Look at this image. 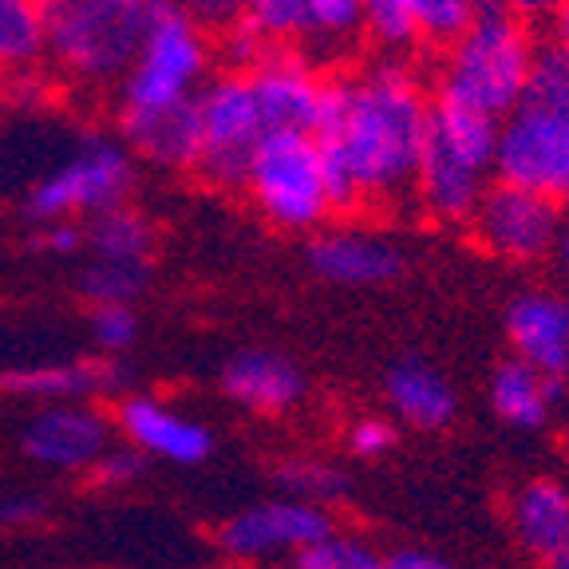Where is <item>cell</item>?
Here are the masks:
<instances>
[{"mask_svg": "<svg viewBox=\"0 0 569 569\" xmlns=\"http://www.w3.org/2000/svg\"><path fill=\"white\" fill-rule=\"evenodd\" d=\"M391 447H396V423H388V419L365 416L348 427V451H352L356 459H380Z\"/></svg>", "mask_w": 569, "mask_h": 569, "instance_id": "33", "label": "cell"}, {"mask_svg": "<svg viewBox=\"0 0 569 569\" xmlns=\"http://www.w3.org/2000/svg\"><path fill=\"white\" fill-rule=\"evenodd\" d=\"M119 383H123V368L111 356L52 360V365H28L0 372V391L4 396L40 403H88L96 396H111Z\"/></svg>", "mask_w": 569, "mask_h": 569, "instance_id": "15", "label": "cell"}, {"mask_svg": "<svg viewBox=\"0 0 569 569\" xmlns=\"http://www.w3.org/2000/svg\"><path fill=\"white\" fill-rule=\"evenodd\" d=\"M194 111L198 134H202V151H198L194 170H202L218 187H241L249 154L258 151V142L266 139V123H261L249 76L246 71L210 76L206 88L198 91Z\"/></svg>", "mask_w": 569, "mask_h": 569, "instance_id": "8", "label": "cell"}, {"mask_svg": "<svg viewBox=\"0 0 569 569\" xmlns=\"http://www.w3.org/2000/svg\"><path fill=\"white\" fill-rule=\"evenodd\" d=\"M222 32H226V40H222V44H226V56H230L233 63H241V71L253 68V63L261 60V52L269 48L266 40H261V36L246 24V20H233V24H230V28H222Z\"/></svg>", "mask_w": 569, "mask_h": 569, "instance_id": "35", "label": "cell"}, {"mask_svg": "<svg viewBox=\"0 0 569 569\" xmlns=\"http://www.w3.org/2000/svg\"><path fill=\"white\" fill-rule=\"evenodd\" d=\"M495 178L569 202V71L553 48L538 52L522 103L498 123Z\"/></svg>", "mask_w": 569, "mask_h": 569, "instance_id": "2", "label": "cell"}, {"mask_svg": "<svg viewBox=\"0 0 569 569\" xmlns=\"http://www.w3.org/2000/svg\"><path fill=\"white\" fill-rule=\"evenodd\" d=\"M510 522L533 561L546 569H569V490L561 482H526L510 507Z\"/></svg>", "mask_w": 569, "mask_h": 569, "instance_id": "19", "label": "cell"}, {"mask_svg": "<svg viewBox=\"0 0 569 569\" xmlns=\"http://www.w3.org/2000/svg\"><path fill=\"white\" fill-rule=\"evenodd\" d=\"M44 60V0H0V76Z\"/></svg>", "mask_w": 569, "mask_h": 569, "instance_id": "24", "label": "cell"}, {"mask_svg": "<svg viewBox=\"0 0 569 569\" xmlns=\"http://www.w3.org/2000/svg\"><path fill=\"white\" fill-rule=\"evenodd\" d=\"M383 391H388L396 419L419 427V431H439L459 411V396L443 380V372H436L431 365H419V360H403V365L391 368Z\"/></svg>", "mask_w": 569, "mask_h": 569, "instance_id": "21", "label": "cell"}, {"mask_svg": "<svg viewBox=\"0 0 569 569\" xmlns=\"http://www.w3.org/2000/svg\"><path fill=\"white\" fill-rule=\"evenodd\" d=\"M194 99L167 107V111H119V142L142 162L167 170H194L198 151H202Z\"/></svg>", "mask_w": 569, "mask_h": 569, "instance_id": "17", "label": "cell"}, {"mask_svg": "<svg viewBox=\"0 0 569 569\" xmlns=\"http://www.w3.org/2000/svg\"><path fill=\"white\" fill-rule=\"evenodd\" d=\"M277 482H281L284 498L309 502V507H325L348 495V479L337 462L325 459H284L277 467Z\"/></svg>", "mask_w": 569, "mask_h": 569, "instance_id": "27", "label": "cell"}, {"mask_svg": "<svg viewBox=\"0 0 569 569\" xmlns=\"http://www.w3.org/2000/svg\"><path fill=\"white\" fill-rule=\"evenodd\" d=\"M495 147H498V119H487L479 111L451 99L431 103V123H427V151L455 159L462 167L495 174Z\"/></svg>", "mask_w": 569, "mask_h": 569, "instance_id": "20", "label": "cell"}, {"mask_svg": "<svg viewBox=\"0 0 569 569\" xmlns=\"http://www.w3.org/2000/svg\"><path fill=\"white\" fill-rule=\"evenodd\" d=\"M151 284V261H103L91 258L80 273V293L91 309L99 305H131L147 293Z\"/></svg>", "mask_w": 569, "mask_h": 569, "instance_id": "25", "label": "cell"}, {"mask_svg": "<svg viewBox=\"0 0 569 569\" xmlns=\"http://www.w3.org/2000/svg\"><path fill=\"white\" fill-rule=\"evenodd\" d=\"M48 515V498L40 495H0V530H24Z\"/></svg>", "mask_w": 569, "mask_h": 569, "instance_id": "34", "label": "cell"}, {"mask_svg": "<svg viewBox=\"0 0 569 569\" xmlns=\"http://www.w3.org/2000/svg\"><path fill=\"white\" fill-rule=\"evenodd\" d=\"M142 471H147V459H142L134 447L111 443L96 459V467L88 471V479H91V487H99V490H119V487H131L134 479H142Z\"/></svg>", "mask_w": 569, "mask_h": 569, "instance_id": "32", "label": "cell"}, {"mask_svg": "<svg viewBox=\"0 0 569 569\" xmlns=\"http://www.w3.org/2000/svg\"><path fill=\"white\" fill-rule=\"evenodd\" d=\"M293 569H383V558L356 533H325L320 542L293 553Z\"/></svg>", "mask_w": 569, "mask_h": 569, "instance_id": "29", "label": "cell"}, {"mask_svg": "<svg viewBox=\"0 0 569 569\" xmlns=\"http://www.w3.org/2000/svg\"><path fill=\"white\" fill-rule=\"evenodd\" d=\"M553 56H558L561 68L569 71V0L553 12Z\"/></svg>", "mask_w": 569, "mask_h": 569, "instance_id": "40", "label": "cell"}, {"mask_svg": "<svg viewBox=\"0 0 569 569\" xmlns=\"http://www.w3.org/2000/svg\"><path fill=\"white\" fill-rule=\"evenodd\" d=\"M40 249H44V253H56V258L80 253L83 249V226L80 222H44L40 226Z\"/></svg>", "mask_w": 569, "mask_h": 569, "instance_id": "37", "label": "cell"}, {"mask_svg": "<svg viewBox=\"0 0 569 569\" xmlns=\"http://www.w3.org/2000/svg\"><path fill=\"white\" fill-rule=\"evenodd\" d=\"M241 4L246 0H178V9L190 12L206 32L210 28H230L233 20H241Z\"/></svg>", "mask_w": 569, "mask_h": 569, "instance_id": "36", "label": "cell"}, {"mask_svg": "<svg viewBox=\"0 0 569 569\" xmlns=\"http://www.w3.org/2000/svg\"><path fill=\"white\" fill-rule=\"evenodd\" d=\"M0 91H4V80H0Z\"/></svg>", "mask_w": 569, "mask_h": 569, "instance_id": "42", "label": "cell"}, {"mask_svg": "<svg viewBox=\"0 0 569 569\" xmlns=\"http://www.w3.org/2000/svg\"><path fill=\"white\" fill-rule=\"evenodd\" d=\"M515 360L546 380L569 376V305L553 293H522L507 305Z\"/></svg>", "mask_w": 569, "mask_h": 569, "instance_id": "14", "label": "cell"}, {"mask_svg": "<svg viewBox=\"0 0 569 569\" xmlns=\"http://www.w3.org/2000/svg\"><path fill=\"white\" fill-rule=\"evenodd\" d=\"M44 4H52V0H44Z\"/></svg>", "mask_w": 569, "mask_h": 569, "instance_id": "43", "label": "cell"}, {"mask_svg": "<svg viewBox=\"0 0 569 569\" xmlns=\"http://www.w3.org/2000/svg\"><path fill=\"white\" fill-rule=\"evenodd\" d=\"M566 380H546L533 368L507 360L498 365L495 380H490V408L498 411V419L518 431H538L550 423L553 408H558Z\"/></svg>", "mask_w": 569, "mask_h": 569, "instance_id": "22", "label": "cell"}, {"mask_svg": "<svg viewBox=\"0 0 569 569\" xmlns=\"http://www.w3.org/2000/svg\"><path fill=\"white\" fill-rule=\"evenodd\" d=\"M553 253H558L561 269L569 273V202H561V213H558V241H553Z\"/></svg>", "mask_w": 569, "mask_h": 569, "instance_id": "41", "label": "cell"}, {"mask_svg": "<svg viewBox=\"0 0 569 569\" xmlns=\"http://www.w3.org/2000/svg\"><path fill=\"white\" fill-rule=\"evenodd\" d=\"M246 76L258 99L266 134H317L325 103H329V80L312 68V60H305L297 48H266Z\"/></svg>", "mask_w": 569, "mask_h": 569, "instance_id": "10", "label": "cell"}, {"mask_svg": "<svg viewBox=\"0 0 569 569\" xmlns=\"http://www.w3.org/2000/svg\"><path fill=\"white\" fill-rule=\"evenodd\" d=\"M111 423L127 439V447H134L142 459L198 467L213 451L210 427H202L198 419H187L182 411L154 400V396H123Z\"/></svg>", "mask_w": 569, "mask_h": 569, "instance_id": "13", "label": "cell"}, {"mask_svg": "<svg viewBox=\"0 0 569 569\" xmlns=\"http://www.w3.org/2000/svg\"><path fill=\"white\" fill-rule=\"evenodd\" d=\"M210 32L178 0H154L131 71L119 80V111H167L190 103L210 80Z\"/></svg>", "mask_w": 569, "mask_h": 569, "instance_id": "6", "label": "cell"}, {"mask_svg": "<svg viewBox=\"0 0 569 569\" xmlns=\"http://www.w3.org/2000/svg\"><path fill=\"white\" fill-rule=\"evenodd\" d=\"M91 340L99 345L103 356L127 352V348L139 340V317H134L131 305H99L88 317Z\"/></svg>", "mask_w": 569, "mask_h": 569, "instance_id": "31", "label": "cell"}, {"mask_svg": "<svg viewBox=\"0 0 569 569\" xmlns=\"http://www.w3.org/2000/svg\"><path fill=\"white\" fill-rule=\"evenodd\" d=\"M241 20L269 48H293V40L305 36V0H246Z\"/></svg>", "mask_w": 569, "mask_h": 569, "instance_id": "30", "label": "cell"}, {"mask_svg": "<svg viewBox=\"0 0 569 569\" xmlns=\"http://www.w3.org/2000/svg\"><path fill=\"white\" fill-rule=\"evenodd\" d=\"M222 391L246 411L281 416L305 396V376L289 356L273 348H246L222 365Z\"/></svg>", "mask_w": 569, "mask_h": 569, "instance_id": "18", "label": "cell"}, {"mask_svg": "<svg viewBox=\"0 0 569 569\" xmlns=\"http://www.w3.org/2000/svg\"><path fill=\"white\" fill-rule=\"evenodd\" d=\"M383 569H459V566H451V561L439 558V553L400 550V553H391V558H383Z\"/></svg>", "mask_w": 569, "mask_h": 569, "instance_id": "39", "label": "cell"}, {"mask_svg": "<svg viewBox=\"0 0 569 569\" xmlns=\"http://www.w3.org/2000/svg\"><path fill=\"white\" fill-rule=\"evenodd\" d=\"M558 213L561 206L550 198L495 178L475 206L471 226L482 249H490L495 258L542 261L546 253H553V241H558Z\"/></svg>", "mask_w": 569, "mask_h": 569, "instance_id": "9", "label": "cell"}, {"mask_svg": "<svg viewBox=\"0 0 569 569\" xmlns=\"http://www.w3.org/2000/svg\"><path fill=\"white\" fill-rule=\"evenodd\" d=\"M365 32V0H305V36L320 52H345Z\"/></svg>", "mask_w": 569, "mask_h": 569, "instance_id": "26", "label": "cell"}, {"mask_svg": "<svg viewBox=\"0 0 569 569\" xmlns=\"http://www.w3.org/2000/svg\"><path fill=\"white\" fill-rule=\"evenodd\" d=\"M561 4H566V0H482V9L502 12V17L518 20V24H526V20L553 17V12H558Z\"/></svg>", "mask_w": 569, "mask_h": 569, "instance_id": "38", "label": "cell"}, {"mask_svg": "<svg viewBox=\"0 0 569 569\" xmlns=\"http://www.w3.org/2000/svg\"><path fill=\"white\" fill-rule=\"evenodd\" d=\"M241 187L249 190L253 206L281 230H320L329 213L340 210L337 182L329 159L320 151L317 134L273 131L249 154Z\"/></svg>", "mask_w": 569, "mask_h": 569, "instance_id": "5", "label": "cell"}, {"mask_svg": "<svg viewBox=\"0 0 569 569\" xmlns=\"http://www.w3.org/2000/svg\"><path fill=\"white\" fill-rule=\"evenodd\" d=\"M134 154L119 139H83L56 170H48L24 198V210L32 222H76L80 213H96L127 206L134 190Z\"/></svg>", "mask_w": 569, "mask_h": 569, "instance_id": "7", "label": "cell"}, {"mask_svg": "<svg viewBox=\"0 0 569 569\" xmlns=\"http://www.w3.org/2000/svg\"><path fill=\"white\" fill-rule=\"evenodd\" d=\"M154 0H52L44 4V56L63 80L107 88L131 71Z\"/></svg>", "mask_w": 569, "mask_h": 569, "instance_id": "3", "label": "cell"}, {"mask_svg": "<svg viewBox=\"0 0 569 569\" xmlns=\"http://www.w3.org/2000/svg\"><path fill=\"white\" fill-rule=\"evenodd\" d=\"M116 423L88 403H48L20 431V451L48 471L88 475L99 455L111 447Z\"/></svg>", "mask_w": 569, "mask_h": 569, "instance_id": "11", "label": "cell"}, {"mask_svg": "<svg viewBox=\"0 0 569 569\" xmlns=\"http://www.w3.org/2000/svg\"><path fill=\"white\" fill-rule=\"evenodd\" d=\"M83 246L91 249V258H103V261H151L154 226L134 206H116V210L88 218Z\"/></svg>", "mask_w": 569, "mask_h": 569, "instance_id": "23", "label": "cell"}, {"mask_svg": "<svg viewBox=\"0 0 569 569\" xmlns=\"http://www.w3.org/2000/svg\"><path fill=\"white\" fill-rule=\"evenodd\" d=\"M309 266L317 277L348 289H372L400 277L403 258L388 238L365 230H325L309 241Z\"/></svg>", "mask_w": 569, "mask_h": 569, "instance_id": "16", "label": "cell"}, {"mask_svg": "<svg viewBox=\"0 0 569 569\" xmlns=\"http://www.w3.org/2000/svg\"><path fill=\"white\" fill-rule=\"evenodd\" d=\"M427 123L431 99L408 63L380 60L329 80L317 142L329 159L340 210L408 194L427 147Z\"/></svg>", "mask_w": 569, "mask_h": 569, "instance_id": "1", "label": "cell"}, {"mask_svg": "<svg viewBox=\"0 0 569 569\" xmlns=\"http://www.w3.org/2000/svg\"><path fill=\"white\" fill-rule=\"evenodd\" d=\"M533 63H538V44L530 40L526 24L482 9L471 28L447 44L439 99H451L502 123L522 103Z\"/></svg>", "mask_w": 569, "mask_h": 569, "instance_id": "4", "label": "cell"}, {"mask_svg": "<svg viewBox=\"0 0 569 569\" xmlns=\"http://www.w3.org/2000/svg\"><path fill=\"white\" fill-rule=\"evenodd\" d=\"M400 4L416 28V40H431V44L459 40L482 12V0H400Z\"/></svg>", "mask_w": 569, "mask_h": 569, "instance_id": "28", "label": "cell"}, {"mask_svg": "<svg viewBox=\"0 0 569 569\" xmlns=\"http://www.w3.org/2000/svg\"><path fill=\"white\" fill-rule=\"evenodd\" d=\"M332 530L337 526H332V515L325 507H309L297 498H273V502L238 510L230 522H222L218 546L230 558L253 561L273 558V553H301L305 546L320 542Z\"/></svg>", "mask_w": 569, "mask_h": 569, "instance_id": "12", "label": "cell"}]
</instances>
